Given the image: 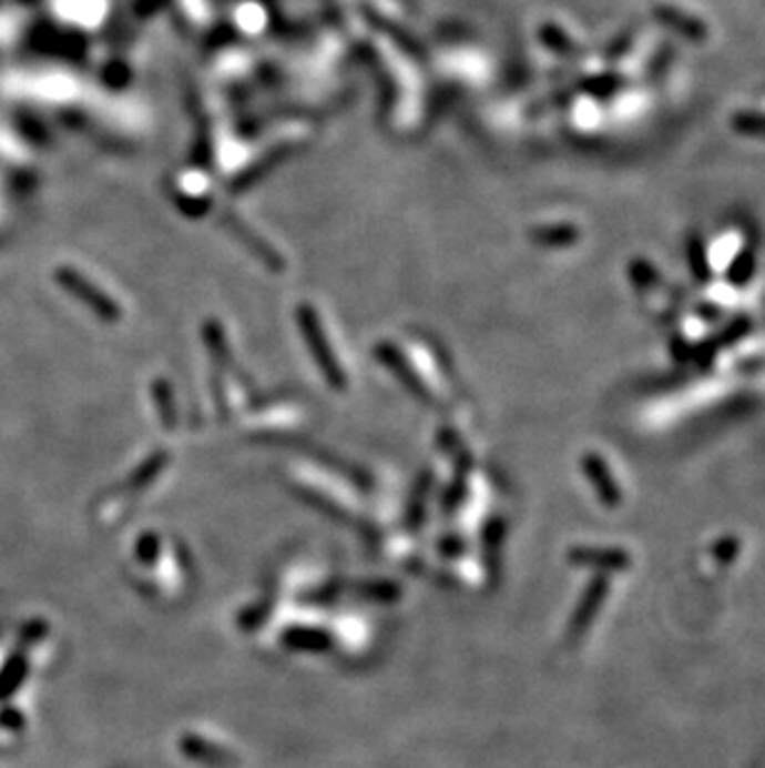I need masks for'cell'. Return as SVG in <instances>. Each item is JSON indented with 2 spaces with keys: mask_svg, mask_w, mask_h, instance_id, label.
<instances>
[{
  "mask_svg": "<svg viewBox=\"0 0 765 768\" xmlns=\"http://www.w3.org/2000/svg\"><path fill=\"white\" fill-rule=\"evenodd\" d=\"M302 324H304L306 334H308V344H312L314 356L318 358L320 366H324V368L330 373V376H334L336 368H334V361H330V351H328V346H326L324 334H318V326H316V319H314L312 311H304Z\"/></svg>",
  "mask_w": 765,
  "mask_h": 768,
  "instance_id": "1",
  "label": "cell"
}]
</instances>
